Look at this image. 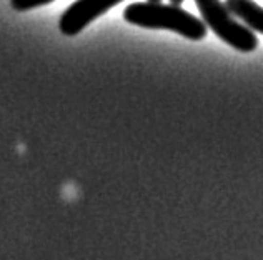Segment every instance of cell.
<instances>
[{
	"mask_svg": "<svg viewBox=\"0 0 263 260\" xmlns=\"http://www.w3.org/2000/svg\"><path fill=\"white\" fill-rule=\"evenodd\" d=\"M125 22L150 30H170L193 42L203 40L209 27L180 5L162 2H135L123 10Z\"/></svg>",
	"mask_w": 263,
	"mask_h": 260,
	"instance_id": "cell-1",
	"label": "cell"
},
{
	"mask_svg": "<svg viewBox=\"0 0 263 260\" xmlns=\"http://www.w3.org/2000/svg\"><path fill=\"white\" fill-rule=\"evenodd\" d=\"M195 5L202 13L203 24L232 49L250 53L258 47V39L255 32L247 25L237 22V18L232 15L221 0H195Z\"/></svg>",
	"mask_w": 263,
	"mask_h": 260,
	"instance_id": "cell-2",
	"label": "cell"
},
{
	"mask_svg": "<svg viewBox=\"0 0 263 260\" xmlns=\"http://www.w3.org/2000/svg\"><path fill=\"white\" fill-rule=\"evenodd\" d=\"M123 0H75L68 9L60 15L59 29L67 37L80 33L95 18L102 17L115 5Z\"/></svg>",
	"mask_w": 263,
	"mask_h": 260,
	"instance_id": "cell-3",
	"label": "cell"
},
{
	"mask_svg": "<svg viewBox=\"0 0 263 260\" xmlns=\"http://www.w3.org/2000/svg\"><path fill=\"white\" fill-rule=\"evenodd\" d=\"M227 9L235 18L243 20L253 32L263 33V7L253 0H225Z\"/></svg>",
	"mask_w": 263,
	"mask_h": 260,
	"instance_id": "cell-4",
	"label": "cell"
},
{
	"mask_svg": "<svg viewBox=\"0 0 263 260\" xmlns=\"http://www.w3.org/2000/svg\"><path fill=\"white\" fill-rule=\"evenodd\" d=\"M53 0H10V7L17 12H27L32 9H37V7H44L52 4Z\"/></svg>",
	"mask_w": 263,
	"mask_h": 260,
	"instance_id": "cell-5",
	"label": "cell"
},
{
	"mask_svg": "<svg viewBox=\"0 0 263 260\" xmlns=\"http://www.w3.org/2000/svg\"><path fill=\"white\" fill-rule=\"evenodd\" d=\"M170 2L174 4V5H182V4H183V0H170Z\"/></svg>",
	"mask_w": 263,
	"mask_h": 260,
	"instance_id": "cell-6",
	"label": "cell"
},
{
	"mask_svg": "<svg viewBox=\"0 0 263 260\" xmlns=\"http://www.w3.org/2000/svg\"><path fill=\"white\" fill-rule=\"evenodd\" d=\"M148 2H160V0H148Z\"/></svg>",
	"mask_w": 263,
	"mask_h": 260,
	"instance_id": "cell-7",
	"label": "cell"
}]
</instances>
